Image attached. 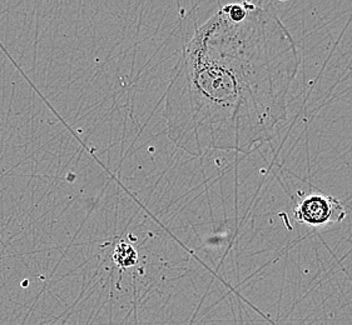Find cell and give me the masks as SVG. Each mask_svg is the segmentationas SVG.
<instances>
[{
	"label": "cell",
	"instance_id": "cell-1",
	"mask_svg": "<svg viewBox=\"0 0 352 325\" xmlns=\"http://www.w3.org/2000/svg\"><path fill=\"white\" fill-rule=\"evenodd\" d=\"M301 57L276 3L219 8L186 43L166 95L169 138L188 154H250L287 121Z\"/></svg>",
	"mask_w": 352,
	"mask_h": 325
},
{
	"label": "cell",
	"instance_id": "cell-2",
	"mask_svg": "<svg viewBox=\"0 0 352 325\" xmlns=\"http://www.w3.org/2000/svg\"><path fill=\"white\" fill-rule=\"evenodd\" d=\"M294 215L301 224L320 228L342 221L347 212L338 199L316 193L300 199L295 206Z\"/></svg>",
	"mask_w": 352,
	"mask_h": 325
},
{
	"label": "cell",
	"instance_id": "cell-3",
	"mask_svg": "<svg viewBox=\"0 0 352 325\" xmlns=\"http://www.w3.org/2000/svg\"><path fill=\"white\" fill-rule=\"evenodd\" d=\"M113 261L122 270L131 268L138 262V253L129 243L126 241H120L114 249Z\"/></svg>",
	"mask_w": 352,
	"mask_h": 325
}]
</instances>
